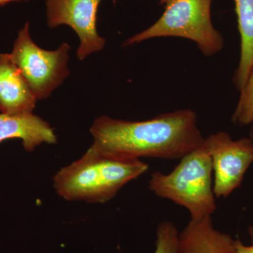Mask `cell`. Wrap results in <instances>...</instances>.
I'll return each instance as SVG.
<instances>
[{"instance_id": "cell-3", "label": "cell", "mask_w": 253, "mask_h": 253, "mask_svg": "<svg viewBox=\"0 0 253 253\" xmlns=\"http://www.w3.org/2000/svg\"><path fill=\"white\" fill-rule=\"evenodd\" d=\"M168 174H151L149 188L158 197L169 200L188 210L191 219H201L217 210L212 189V166L205 144L181 158Z\"/></svg>"}, {"instance_id": "cell-1", "label": "cell", "mask_w": 253, "mask_h": 253, "mask_svg": "<svg viewBox=\"0 0 253 253\" xmlns=\"http://www.w3.org/2000/svg\"><path fill=\"white\" fill-rule=\"evenodd\" d=\"M90 132L95 149L136 159H181L205 142L198 126L197 113L191 109L164 113L144 121L101 116L94 120Z\"/></svg>"}, {"instance_id": "cell-12", "label": "cell", "mask_w": 253, "mask_h": 253, "mask_svg": "<svg viewBox=\"0 0 253 253\" xmlns=\"http://www.w3.org/2000/svg\"><path fill=\"white\" fill-rule=\"evenodd\" d=\"M231 121L236 126H246L253 122V69L241 91Z\"/></svg>"}, {"instance_id": "cell-10", "label": "cell", "mask_w": 253, "mask_h": 253, "mask_svg": "<svg viewBox=\"0 0 253 253\" xmlns=\"http://www.w3.org/2000/svg\"><path fill=\"white\" fill-rule=\"evenodd\" d=\"M18 138L25 150L32 152L42 144H56L57 139L49 123L32 113L8 115L0 113V142Z\"/></svg>"}, {"instance_id": "cell-14", "label": "cell", "mask_w": 253, "mask_h": 253, "mask_svg": "<svg viewBox=\"0 0 253 253\" xmlns=\"http://www.w3.org/2000/svg\"><path fill=\"white\" fill-rule=\"evenodd\" d=\"M248 233L251 241L253 243V224L249 226ZM236 253H253V245L246 246L243 244L239 239L236 240Z\"/></svg>"}, {"instance_id": "cell-9", "label": "cell", "mask_w": 253, "mask_h": 253, "mask_svg": "<svg viewBox=\"0 0 253 253\" xmlns=\"http://www.w3.org/2000/svg\"><path fill=\"white\" fill-rule=\"evenodd\" d=\"M37 98L9 54H0V111L8 115L33 113Z\"/></svg>"}, {"instance_id": "cell-15", "label": "cell", "mask_w": 253, "mask_h": 253, "mask_svg": "<svg viewBox=\"0 0 253 253\" xmlns=\"http://www.w3.org/2000/svg\"><path fill=\"white\" fill-rule=\"evenodd\" d=\"M16 1H22V0H0V6H3V5L8 4V3Z\"/></svg>"}, {"instance_id": "cell-16", "label": "cell", "mask_w": 253, "mask_h": 253, "mask_svg": "<svg viewBox=\"0 0 253 253\" xmlns=\"http://www.w3.org/2000/svg\"><path fill=\"white\" fill-rule=\"evenodd\" d=\"M250 139H251V141H252L253 144V122L252 124H251V130H250Z\"/></svg>"}, {"instance_id": "cell-6", "label": "cell", "mask_w": 253, "mask_h": 253, "mask_svg": "<svg viewBox=\"0 0 253 253\" xmlns=\"http://www.w3.org/2000/svg\"><path fill=\"white\" fill-rule=\"evenodd\" d=\"M204 144L212 161L213 193L217 199H226L241 186L253 163L252 141L234 140L227 132L219 131L205 138Z\"/></svg>"}, {"instance_id": "cell-13", "label": "cell", "mask_w": 253, "mask_h": 253, "mask_svg": "<svg viewBox=\"0 0 253 253\" xmlns=\"http://www.w3.org/2000/svg\"><path fill=\"white\" fill-rule=\"evenodd\" d=\"M179 231L172 221L164 220L156 229V250L154 253H176Z\"/></svg>"}, {"instance_id": "cell-2", "label": "cell", "mask_w": 253, "mask_h": 253, "mask_svg": "<svg viewBox=\"0 0 253 253\" xmlns=\"http://www.w3.org/2000/svg\"><path fill=\"white\" fill-rule=\"evenodd\" d=\"M148 169L140 159L105 154L91 146L80 159L55 174L54 186L67 201L103 204Z\"/></svg>"}, {"instance_id": "cell-5", "label": "cell", "mask_w": 253, "mask_h": 253, "mask_svg": "<svg viewBox=\"0 0 253 253\" xmlns=\"http://www.w3.org/2000/svg\"><path fill=\"white\" fill-rule=\"evenodd\" d=\"M71 46L63 43L57 49L48 51L39 47L30 35L26 22L18 32L10 58L31 86L37 99H46L69 75L68 68Z\"/></svg>"}, {"instance_id": "cell-8", "label": "cell", "mask_w": 253, "mask_h": 253, "mask_svg": "<svg viewBox=\"0 0 253 253\" xmlns=\"http://www.w3.org/2000/svg\"><path fill=\"white\" fill-rule=\"evenodd\" d=\"M176 253H236V240L214 229L212 216L191 219L179 232Z\"/></svg>"}, {"instance_id": "cell-11", "label": "cell", "mask_w": 253, "mask_h": 253, "mask_svg": "<svg viewBox=\"0 0 253 253\" xmlns=\"http://www.w3.org/2000/svg\"><path fill=\"white\" fill-rule=\"evenodd\" d=\"M241 37V54L234 83L241 91L253 69V0H234Z\"/></svg>"}, {"instance_id": "cell-7", "label": "cell", "mask_w": 253, "mask_h": 253, "mask_svg": "<svg viewBox=\"0 0 253 253\" xmlns=\"http://www.w3.org/2000/svg\"><path fill=\"white\" fill-rule=\"evenodd\" d=\"M102 0H46V22L50 28L70 26L79 37L77 56L84 60L104 49L106 41L96 30L97 12ZM115 1V0H113Z\"/></svg>"}, {"instance_id": "cell-4", "label": "cell", "mask_w": 253, "mask_h": 253, "mask_svg": "<svg viewBox=\"0 0 253 253\" xmlns=\"http://www.w3.org/2000/svg\"><path fill=\"white\" fill-rule=\"evenodd\" d=\"M213 0H158L165 7L162 16L145 31L126 40L123 46L165 37H176L194 41L207 57L224 47V38L211 20Z\"/></svg>"}]
</instances>
